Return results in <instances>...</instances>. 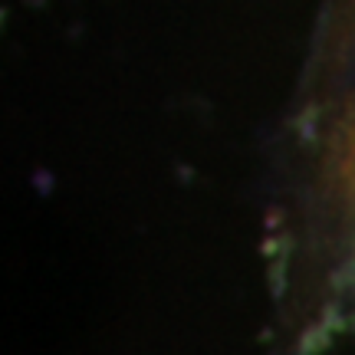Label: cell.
Wrapping results in <instances>:
<instances>
[{"mask_svg":"<svg viewBox=\"0 0 355 355\" xmlns=\"http://www.w3.org/2000/svg\"><path fill=\"white\" fill-rule=\"evenodd\" d=\"M306 198L309 224L322 234V243L336 254L355 257V92L322 125Z\"/></svg>","mask_w":355,"mask_h":355,"instance_id":"6da1fadb","label":"cell"}]
</instances>
